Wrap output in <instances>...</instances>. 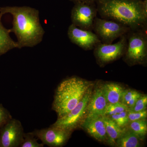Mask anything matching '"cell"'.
Listing matches in <instances>:
<instances>
[{
  "label": "cell",
  "instance_id": "4fadbf2b",
  "mask_svg": "<svg viewBox=\"0 0 147 147\" xmlns=\"http://www.w3.org/2000/svg\"><path fill=\"white\" fill-rule=\"evenodd\" d=\"M108 103L101 86L97 87L91 95L87 107L86 117H98L104 115Z\"/></svg>",
  "mask_w": 147,
  "mask_h": 147
},
{
  "label": "cell",
  "instance_id": "3957f363",
  "mask_svg": "<svg viewBox=\"0 0 147 147\" xmlns=\"http://www.w3.org/2000/svg\"><path fill=\"white\" fill-rule=\"evenodd\" d=\"M92 86L90 82L78 76H71L62 81L55 91L52 105L58 118L75 108Z\"/></svg>",
  "mask_w": 147,
  "mask_h": 147
},
{
  "label": "cell",
  "instance_id": "6da1fadb",
  "mask_svg": "<svg viewBox=\"0 0 147 147\" xmlns=\"http://www.w3.org/2000/svg\"><path fill=\"white\" fill-rule=\"evenodd\" d=\"M101 18L117 21L131 30L147 28V1L96 0Z\"/></svg>",
  "mask_w": 147,
  "mask_h": 147
},
{
  "label": "cell",
  "instance_id": "277c9868",
  "mask_svg": "<svg viewBox=\"0 0 147 147\" xmlns=\"http://www.w3.org/2000/svg\"><path fill=\"white\" fill-rule=\"evenodd\" d=\"M126 35L125 59L132 64L143 63L147 57V28L130 30Z\"/></svg>",
  "mask_w": 147,
  "mask_h": 147
},
{
  "label": "cell",
  "instance_id": "9a60e30c",
  "mask_svg": "<svg viewBox=\"0 0 147 147\" xmlns=\"http://www.w3.org/2000/svg\"><path fill=\"white\" fill-rule=\"evenodd\" d=\"M101 88L108 104L120 102L124 89L119 84L107 83L101 86Z\"/></svg>",
  "mask_w": 147,
  "mask_h": 147
},
{
  "label": "cell",
  "instance_id": "e0dca14e",
  "mask_svg": "<svg viewBox=\"0 0 147 147\" xmlns=\"http://www.w3.org/2000/svg\"><path fill=\"white\" fill-rule=\"evenodd\" d=\"M140 139L131 130L125 131L122 133L116 142V146L118 147H139L140 146Z\"/></svg>",
  "mask_w": 147,
  "mask_h": 147
},
{
  "label": "cell",
  "instance_id": "44dd1931",
  "mask_svg": "<svg viewBox=\"0 0 147 147\" xmlns=\"http://www.w3.org/2000/svg\"><path fill=\"white\" fill-rule=\"evenodd\" d=\"M32 132L24 133L23 142L20 147H43L44 145L42 143H38V139Z\"/></svg>",
  "mask_w": 147,
  "mask_h": 147
},
{
  "label": "cell",
  "instance_id": "7c38bea8",
  "mask_svg": "<svg viewBox=\"0 0 147 147\" xmlns=\"http://www.w3.org/2000/svg\"><path fill=\"white\" fill-rule=\"evenodd\" d=\"M81 126L87 133L99 142L108 141L106 129L102 116L86 117Z\"/></svg>",
  "mask_w": 147,
  "mask_h": 147
},
{
  "label": "cell",
  "instance_id": "9c48e42d",
  "mask_svg": "<svg viewBox=\"0 0 147 147\" xmlns=\"http://www.w3.org/2000/svg\"><path fill=\"white\" fill-rule=\"evenodd\" d=\"M24 133L21 121L11 119L0 129V147H20Z\"/></svg>",
  "mask_w": 147,
  "mask_h": 147
},
{
  "label": "cell",
  "instance_id": "ac0fdd59",
  "mask_svg": "<svg viewBox=\"0 0 147 147\" xmlns=\"http://www.w3.org/2000/svg\"><path fill=\"white\" fill-rule=\"evenodd\" d=\"M142 94L135 90H124L122 94L120 102L126 106L129 109L134 106L135 102Z\"/></svg>",
  "mask_w": 147,
  "mask_h": 147
},
{
  "label": "cell",
  "instance_id": "7402d4cb",
  "mask_svg": "<svg viewBox=\"0 0 147 147\" xmlns=\"http://www.w3.org/2000/svg\"><path fill=\"white\" fill-rule=\"evenodd\" d=\"M127 110L123 111L119 114L109 116V117L119 127L121 128H123L129 123V121L127 117Z\"/></svg>",
  "mask_w": 147,
  "mask_h": 147
},
{
  "label": "cell",
  "instance_id": "cb8c5ba5",
  "mask_svg": "<svg viewBox=\"0 0 147 147\" xmlns=\"http://www.w3.org/2000/svg\"><path fill=\"white\" fill-rule=\"evenodd\" d=\"M12 118L10 112L0 103V129Z\"/></svg>",
  "mask_w": 147,
  "mask_h": 147
},
{
  "label": "cell",
  "instance_id": "5b68a950",
  "mask_svg": "<svg viewBox=\"0 0 147 147\" xmlns=\"http://www.w3.org/2000/svg\"><path fill=\"white\" fill-rule=\"evenodd\" d=\"M130 30L117 21L96 17L92 29L100 42L105 44H111L116 39L127 34Z\"/></svg>",
  "mask_w": 147,
  "mask_h": 147
},
{
  "label": "cell",
  "instance_id": "2e32d148",
  "mask_svg": "<svg viewBox=\"0 0 147 147\" xmlns=\"http://www.w3.org/2000/svg\"><path fill=\"white\" fill-rule=\"evenodd\" d=\"M102 118L105 125L108 142L111 146H115L117 139L125 129L119 127L108 116H102Z\"/></svg>",
  "mask_w": 147,
  "mask_h": 147
},
{
  "label": "cell",
  "instance_id": "ba28073f",
  "mask_svg": "<svg viewBox=\"0 0 147 147\" xmlns=\"http://www.w3.org/2000/svg\"><path fill=\"white\" fill-rule=\"evenodd\" d=\"M94 3L77 2L72 9V24L79 28L92 30L94 21L97 15V9Z\"/></svg>",
  "mask_w": 147,
  "mask_h": 147
},
{
  "label": "cell",
  "instance_id": "8fae6325",
  "mask_svg": "<svg viewBox=\"0 0 147 147\" xmlns=\"http://www.w3.org/2000/svg\"><path fill=\"white\" fill-rule=\"evenodd\" d=\"M67 35L71 42L85 50H92L101 42L92 31L79 28L73 24L69 27Z\"/></svg>",
  "mask_w": 147,
  "mask_h": 147
},
{
  "label": "cell",
  "instance_id": "52a82bcc",
  "mask_svg": "<svg viewBox=\"0 0 147 147\" xmlns=\"http://www.w3.org/2000/svg\"><path fill=\"white\" fill-rule=\"evenodd\" d=\"M127 34L120 38L117 42L105 44L101 42L94 48V54L98 61L102 65L114 61L124 55L127 46Z\"/></svg>",
  "mask_w": 147,
  "mask_h": 147
},
{
  "label": "cell",
  "instance_id": "ffe728a7",
  "mask_svg": "<svg viewBox=\"0 0 147 147\" xmlns=\"http://www.w3.org/2000/svg\"><path fill=\"white\" fill-rule=\"evenodd\" d=\"M129 109L125 105L120 102L115 103L107 104L105 108L104 115L110 116L112 115L119 114L125 111H127Z\"/></svg>",
  "mask_w": 147,
  "mask_h": 147
},
{
  "label": "cell",
  "instance_id": "603a6c76",
  "mask_svg": "<svg viewBox=\"0 0 147 147\" xmlns=\"http://www.w3.org/2000/svg\"><path fill=\"white\" fill-rule=\"evenodd\" d=\"M147 105V95L142 94L136 101L134 106L129 110L134 112H141L146 110Z\"/></svg>",
  "mask_w": 147,
  "mask_h": 147
},
{
  "label": "cell",
  "instance_id": "5bb4252c",
  "mask_svg": "<svg viewBox=\"0 0 147 147\" xmlns=\"http://www.w3.org/2000/svg\"><path fill=\"white\" fill-rule=\"evenodd\" d=\"M3 15L0 10V56L14 48H18L17 42L14 41L9 35L10 29L5 28L3 26L1 22Z\"/></svg>",
  "mask_w": 147,
  "mask_h": 147
},
{
  "label": "cell",
  "instance_id": "30bf717a",
  "mask_svg": "<svg viewBox=\"0 0 147 147\" xmlns=\"http://www.w3.org/2000/svg\"><path fill=\"white\" fill-rule=\"evenodd\" d=\"M36 137L49 147L63 146L71 135V131L50 125L49 127L32 131Z\"/></svg>",
  "mask_w": 147,
  "mask_h": 147
},
{
  "label": "cell",
  "instance_id": "d6986e66",
  "mask_svg": "<svg viewBox=\"0 0 147 147\" xmlns=\"http://www.w3.org/2000/svg\"><path fill=\"white\" fill-rule=\"evenodd\" d=\"M129 128L132 132L142 139L147 132V123L146 119L130 122Z\"/></svg>",
  "mask_w": 147,
  "mask_h": 147
},
{
  "label": "cell",
  "instance_id": "d4e9b609",
  "mask_svg": "<svg viewBox=\"0 0 147 147\" xmlns=\"http://www.w3.org/2000/svg\"><path fill=\"white\" fill-rule=\"evenodd\" d=\"M127 117H128L129 123L130 122L144 119L147 117V110L141 112H134L128 110L127 111Z\"/></svg>",
  "mask_w": 147,
  "mask_h": 147
},
{
  "label": "cell",
  "instance_id": "7a4b0ae2",
  "mask_svg": "<svg viewBox=\"0 0 147 147\" xmlns=\"http://www.w3.org/2000/svg\"><path fill=\"white\" fill-rule=\"evenodd\" d=\"M3 15L10 13L13 17V27L10 29L17 38L18 48L33 47L42 41L45 34L39 19V11L29 7H1Z\"/></svg>",
  "mask_w": 147,
  "mask_h": 147
},
{
  "label": "cell",
  "instance_id": "484cf974",
  "mask_svg": "<svg viewBox=\"0 0 147 147\" xmlns=\"http://www.w3.org/2000/svg\"><path fill=\"white\" fill-rule=\"evenodd\" d=\"M74 3H94L96 0H72Z\"/></svg>",
  "mask_w": 147,
  "mask_h": 147
},
{
  "label": "cell",
  "instance_id": "8992f818",
  "mask_svg": "<svg viewBox=\"0 0 147 147\" xmlns=\"http://www.w3.org/2000/svg\"><path fill=\"white\" fill-rule=\"evenodd\" d=\"M92 86L90 88L84 97L75 108L65 115L58 118L52 126L72 132L76 129L83 121L84 116L86 114L87 107L91 95Z\"/></svg>",
  "mask_w": 147,
  "mask_h": 147
}]
</instances>
